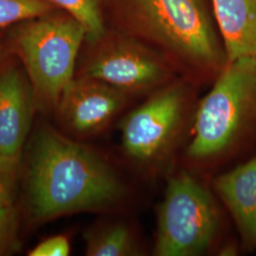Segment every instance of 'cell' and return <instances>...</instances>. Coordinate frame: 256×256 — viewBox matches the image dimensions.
<instances>
[{
    "label": "cell",
    "mask_w": 256,
    "mask_h": 256,
    "mask_svg": "<svg viewBox=\"0 0 256 256\" xmlns=\"http://www.w3.org/2000/svg\"><path fill=\"white\" fill-rule=\"evenodd\" d=\"M128 194L117 171L90 147L50 126L34 134L26 174L27 208L34 221L110 210Z\"/></svg>",
    "instance_id": "1"
},
{
    "label": "cell",
    "mask_w": 256,
    "mask_h": 256,
    "mask_svg": "<svg viewBox=\"0 0 256 256\" xmlns=\"http://www.w3.org/2000/svg\"><path fill=\"white\" fill-rule=\"evenodd\" d=\"M185 156L194 166L225 164L256 142V60L228 61L198 102Z\"/></svg>",
    "instance_id": "2"
},
{
    "label": "cell",
    "mask_w": 256,
    "mask_h": 256,
    "mask_svg": "<svg viewBox=\"0 0 256 256\" xmlns=\"http://www.w3.org/2000/svg\"><path fill=\"white\" fill-rule=\"evenodd\" d=\"M196 104L180 84L152 92L120 122L122 147L128 158L146 174L162 173L192 128Z\"/></svg>",
    "instance_id": "3"
},
{
    "label": "cell",
    "mask_w": 256,
    "mask_h": 256,
    "mask_svg": "<svg viewBox=\"0 0 256 256\" xmlns=\"http://www.w3.org/2000/svg\"><path fill=\"white\" fill-rule=\"evenodd\" d=\"M222 227L220 206L198 178L180 170L168 178L156 212L154 254L200 256L218 242Z\"/></svg>",
    "instance_id": "4"
},
{
    "label": "cell",
    "mask_w": 256,
    "mask_h": 256,
    "mask_svg": "<svg viewBox=\"0 0 256 256\" xmlns=\"http://www.w3.org/2000/svg\"><path fill=\"white\" fill-rule=\"evenodd\" d=\"M84 28L72 16L34 18L23 26L16 44L32 84L36 100L56 108L74 79L76 58Z\"/></svg>",
    "instance_id": "5"
},
{
    "label": "cell",
    "mask_w": 256,
    "mask_h": 256,
    "mask_svg": "<svg viewBox=\"0 0 256 256\" xmlns=\"http://www.w3.org/2000/svg\"><path fill=\"white\" fill-rule=\"evenodd\" d=\"M151 36L187 64L220 74L227 63L202 0H133Z\"/></svg>",
    "instance_id": "6"
},
{
    "label": "cell",
    "mask_w": 256,
    "mask_h": 256,
    "mask_svg": "<svg viewBox=\"0 0 256 256\" xmlns=\"http://www.w3.org/2000/svg\"><path fill=\"white\" fill-rule=\"evenodd\" d=\"M88 76L129 95L156 92L169 81V68L146 48L128 42L102 46L86 64Z\"/></svg>",
    "instance_id": "7"
},
{
    "label": "cell",
    "mask_w": 256,
    "mask_h": 256,
    "mask_svg": "<svg viewBox=\"0 0 256 256\" xmlns=\"http://www.w3.org/2000/svg\"><path fill=\"white\" fill-rule=\"evenodd\" d=\"M128 99L126 92L82 75L64 88L56 108L70 132L90 137L108 128L126 108Z\"/></svg>",
    "instance_id": "8"
},
{
    "label": "cell",
    "mask_w": 256,
    "mask_h": 256,
    "mask_svg": "<svg viewBox=\"0 0 256 256\" xmlns=\"http://www.w3.org/2000/svg\"><path fill=\"white\" fill-rule=\"evenodd\" d=\"M212 189L236 224L240 247L256 252V154L216 176Z\"/></svg>",
    "instance_id": "9"
},
{
    "label": "cell",
    "mask_w": 256,
    "mask_h": 256,
    "mask_svg": "<svg viewBox=\"0 0 256 256\" xmlns=\"http://www.w3.org/2000/svg\"><path fill=\"white\" fill-rule=\"evenodd\" d=\"M34 94L16 68L0 74V153L20 156L32 119Z\"/></svg>",
    "instance_id": "10"
},
{
    "label": "cell",
    "mask_w": 256,
    "mask_h": 256,
    "mask_svg": "<svg viewBox=\"0 0 256 256\" xmlns=\"http://www.w3.org/2000/svg\"><path fill=\"white\" fill-rule=\"evenodd\" d=\"M227 62L256 60V0H212Z\"/></svg>",
    "instance_id": "11"
},
{
    "label": "cell",
    "mask_w": 256,
    "mask_h": 256,
    "mask_svg": "<svg viewBox=\"0 0 256 256\" xmlns=\"http://www.w3.org/2000/svg\"><path fill=\"white\" fill-rule=\"evenodd\" d=\"M86 256H144V250L137 232L124 222H108L97 225L84 234Z\"/></svg>",
    "instance_id": "12"
},
{
    "label": "cell",
    "mask_w": 256,
    "mask_h": 256,
    "mask_svg": "<svg viewBox=\"0 0 256 256\" xmlns=\"http://www.w3.org/2000/svg\"><path fill=\"white\" fill-rule=\"evenodd\" d=\"M50 4L66 10L76 19L86 32V38L97 43L104 36V28L102 19L99 0H46Z\"/></svg>",
    "instance_id": "13"
},
{
    "label": "cell",
    "mask_w": 256,
    "mask_h": 256,
    "mask_svg": "<svg viewBox=\"0 0 256 256\" xmlns=\"http://www.w3.org/2000/svg\"><path fill=\"white\" fill-rule=\"evenodd\" d=\"M50 8L46 0H0V27L40 18Z\"/></svg>",
    "instance_id": "14"
},
{
    "label": "cell",
    "mask_w": 256,
    "mask_h": 256,
    "mask_svg": "<svg viewBox=\"0 0 256 256\" xmlns=\"http://www.w3.org/2000/svg\"><path fill=\"white\" fill-rule=\"evenodd\" d=\"M19 212L14 202L0 205V256L14 252L19 246Z\"/></svg>",
    "instance_id": "15"
},
{
    "label": "cell",
    "mask_w": 256,
    "mask_h": 256,
    "mask_svg": "<svg viewBox=\"0 0 256 256\" xmlns=\"http://www.w3.org/2000/svg\"><path fill=\"white\" fill-rule=\"evenodd\" d=\"M19 158L0 153V205L14 202Z\"/></svg>",
    "instance_id": "16"
},
{
    "label": "cell",
    "mask_w": 256,
    "mask_h": 256,
    "mask_svg": "<svg viewBox=\"0 0 256 256\" xmlns=\"http://www.w3.org/2000/svg\"><path fill=\"white\" fill-rule=\"evenodd\" d=\"M70 252L68 238L54 236L46 238L28 252L30 256H66Z\"/></svg>",
    "instance_id": "17"
},
{
    "label": "cell",
    "mask_w": 256,
    "mask_h": 256,
    "mask_svg": "<svg viewBox=\"0 0 256 256\" xmlns=\"http://www.w3.org/2000/svg\"><path fill=\"white\" fill-rule=\"evenodd\" d=\"M220 256H236L238 254V245L236 242H227L222 245L218 250Z\"/></svg>",
    "instance_id": "18"
}]
</instances>
